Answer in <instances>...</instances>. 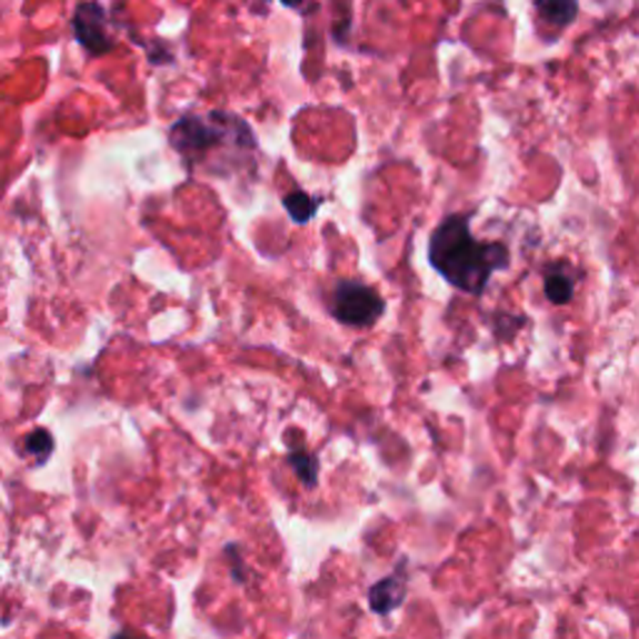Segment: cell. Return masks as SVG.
<instances>
[{
    "label": "cell",
    "instance_id": "cell-1",
    "mask_svg": "<svg viewBox=\"0 0 639 639\" xmlns=\"http://www.w3.org/2000/svg\"><path fill=\"white\" fill-rule=\"evenodd\" d=\"M430 266L452 288L480 296L497 270L510 266L502 242H480L470 230V216H450L435 228L428 248Z\"/></svg>",
    "mask_w": 639,
    "mask_h": 639
},
{
    "label": "cell",
    "instance_id": "cell-2",
    "mask_svg": "<svg viewBox=\"0 0 639 639\" xmlns=\"http://www.w3.org/2000/svg\"><path fill=\"white\" fill-rule=\"evenodd\" d=\"M170 146L178 150L188 168L226 166L256 153V136L238 116L212 110L210 116H182L170 128Z\"/></svg>",
    "mask_w": 639,
    "mask_h": 639
},
{
    "label": "cell",
    "instance_id": "cell-3",
    "mask_svg": "<svg viewBox=\"0 0 639 639\" xmlns=\"http://www.w3.org/2000/svg\"><path fill=\"white\" fill-rule=\"evenodd\" d=\"M332 318L350 328H372L382 318L385 300L370 286L358 280H342L330 292Z\"/></svg>",
    "mask_w": 639,
    "mask_h": 639
},
{
    "label": "cell",
    "instance_id": "cell-4",
    "mask_svg": "<svg viewBox=\"0 0 639 639\" xmlns=\"http://www.w3.org/2000/svg\"><path fill=\"white\" fill-rule=\"evenodd\" d=\"M108 13L98 3H80L73 16V30L78 43L90 56H106L113 48V38L108 33Z\"/></svg>",
    "mask_w": 639,
    "mask_h": 639
},
{
    "label": "cell",
    "instance_id": "cell-5",
    "mask_svg": "<svg viewBox=\"0 0 639 639\" xmlns=\"http://www.w3.org/2000/svg\"><path fill=\"white\" fill-rule=\"evenodd\" d=\"M405 592H408V577H405V565H400L390 577H385V580L370 587L368 600L372 612L390 615L392 610H398L405 600Z\"/></svg>",
    "mask_w": 639,
    "mask_h": 639
},
{
    "label": "cell",
    "instance_id": "cell-6",
    "mask_svg": "<svg viewBox=\"0 0 639 639\" xmlns=\"http://www.w3.org/2000/svg\"><path fill=\"white\" fill-rule=\"evenodd\" d=\"M577 276L567 266H550L545 272V296L552 306H567L575 298Z\"/></svg>",
    "mask_w": 639,
    "mask_h": 639
},
{
    "label": "cell",
    "instance_id": "cell-7",
    "mask_svg": "<svg viewBox=\"0 0 639 639\" xmlns=\"http://www.w3.org/2000/svg\"><path fill=\"white\" fill-rule=\"evenodd\" d=\"M535 8L540 18L555 28L572 26L577 13H580V3H577V0H535Z\"/></svg>",
    "mask_w": 639,
    "mask_h": 639
},
{
    "label": "cell",
    "instance_id": "cell-8",
    "mask_svg": "<svg viewBox=\"0 0 639 639\" xmlns=\"http://www.w3.org/2000/svg\"><path fill=\"white\" fill-rule=\"evenodd\" d=\"M320 202H322V198H312V196H308V192H302V190H292L290 196L282 198V206H286L288 216L296 222H300V226H302V222H308V220L316 218Z\"/></svg>",
    "mask_w": 639,
    "mask_h": 639
},
{
    "label": "cell",
    "instance_id": "cell-9",
    "mask_svg": "<svg viewBox=\"0 0 639 639\" xmlns=\"http://www.w3.org/2000/svg\"><path fill=\"white\" fill-rule=\"evenodd\" d=\"M288 462H290L292 472L298 475V480H300L302 485H306V487H316V485H318L320 465H318L316 458H312L310 452H302V450L290 452V455H288Z\"/></svg>",
    "mask_w": 639,
    "mask_h": 639
},
{
    "label": "cell",
    "instance_id": "cell-10",
    "mask_svg": "<svg viewBox=\"0 0 639 639\" xmlns=\"http://www.w3.org/2000/svg\"><path fill=\"white\" fill-rule=\"evenodd\" d=\"M56 442H53V435L48 430H33L26 438V450L33 455L38 462H46L50 458V452H53Z\"/></svg>",
    "mask_w": 639,
    "mask_h": 639
},
{
    "label": "cell",
    "instance_id": "cell-11",
    "mask_svg": "<svg viewBox=\"0 0 639 639\" xmlns=\"http://www.w3.org/2000/svg\"><path fill=\"white\" fill-rule=\"evenodd\" d=\"M228 552H230L232 557H236V560H232V575H236V580H238V582H242V577H246V575H242V567H240L238 547H228Z\"/></svg>",
    "mask_w": 639,
    "mask_h": 639
},
{
    "label": "cell",
    "instance_id": "cell-12",
    "mask_svg": "<svg viewBox=\"0 0 639 639\" xmlns=\"http://www.w3.org/2000/svg\"><path fill=\"white\" fill-rule=\"evenodd\" d=\"M282 6H288V8H292V10H302L308 6V0H280Z\"/></svg>",
    "mask_w": 639,
    "mask_h": 639
},
{
    "label": "cell",
    "instance_id": "cell-13",
    "mask_svg": "<svg viewBox=\"0 0 639 639\" xmlns=\"http://www.w3.org/2000/svg\"><path fill=\"white\" fill-rule=\"evenodd\" d=\"M113 639H138V637H133L130 632H118Z\"/></svg>",
    "mask_w": 639,
    "mask_h": 639
}]
</instances>
